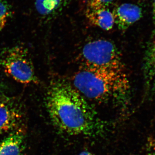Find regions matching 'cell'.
Masks as SVG:
<instances>
[{
	"label": "cell",
	"mask_w": 155,
	"mask_h": 155,
	"mask_svg": "<svg viewBox=\"0 0 155 155\" xmlns=\"http://www.w3.org/2000/svg\"><path fill=\"white\" fill-rule=\"evenodd\" d=\"M45 100L51 121L62 133L89 137L104 133V122L86 98L67 80L53 79L48 87Z\"/></svg>",
	"instance_id": "obj_1"
},
{
	"label": "cell",
	"mask_w": 155,
	"mask_h": 155,
	"mask_svg": "<svg viewBox=\"0 0 155 155\" xmlns=\"http://www.w3.org/2000/svg\"><path fill=\"white\" fill-rule=\"evenodd\" d=\"M72 85L85 98L99 104L125 108L130 103V83L125 68L83 66L73 76Z\"/></svg>",
	"instance_id": "obj_2"
},
{
	"label": "cell",
	"mask_w": 155,
	"mask_h": 155,
	"mask_svg": "<svg viewBox=\"0 0 155 155\" xmlns=\"http://www.w3.org/2000/svg\"><path fill=\"white\" fill-rule=\"evenodd\" d=\"M0 65L17 82L24 84L38 83L33 63L26 48L16 46L3 51L0 55Z\"/></svg>",
	"instance_id": "obj_3"
},
{
	"label": "cell",
	"mask_w": 155,
	"mask_h": 155,
	"mask_svg": "<svg viewBox=\"0 0 155 155\" xmlns=\"http://www.w3.org/2000/svg\"><path fill=\"white\" fill-rule=\"evenodd\" d=\"M83 66L94 68H124L121 53L112 42L98 39L84 45L81 52Z\"/></svg>",
	"instance_id": "obj_4"
},
{
	"label": "cell",
	"mask_w": 155,
	"mask_h": 155,
	"mask_svg": "<svg viewBox=\"0 0 155 155\" xmlns=\"http://www.w3.org/2000/svg\"><path fill=\"white\" fill-rule=\"evenodd\" d=\"M25 113L21 103L5 94L0 97V135L23 127Z\"/></svg>",
	"instance_id": "obj_5"
},
{
	"label": "cell",
	"mask_w": 155,
	"mask_h": 155,
	"mask_svg": "<svg viewBox=\"0 0 155 155\" xmlns=\"http://www.w3.org/2000/svg\"><path fill=\"white\" fill-rule=\"evenodd\" d=\"M115 24L119 30L124 31L137 22L142 17L140 6L132 3H124L116 7L112 12Z\"/></svg>",
	"instance_id": "obj_6"
},
{
	"label": "cell",
	"mask_w": 155,
	"mask_h": 155,
	"mask_svg": "<svg viewBox=\"0 0 155 155\" xmlns=\"http://www.w3.org/2000/svg\"><path fill=\"white\" fill-rule=\"evenodd\" d=\"M25 135L24 126L10 132L0 142V155H22L24 150Z\"/></svg>",
	"instance_id": "obj_7"
},
{
	"label": "cell",
	"mask_w": 155,
	"mask_h": 155,
	"mask_svg": "<svg viewBox=\"0 0 155 155\" xmlns=\"http://www.w3.org/2000/svg\"><path fill=\"white\" fill-rule=\"evenodd\" d=\"M86 17L91 24L103 30H111L115 24L113 13L107 8H88L87 11Z\"/></svg>",
	"instance_id": "obj_8"
},
{
	"label": "cell",
	"mask_w": 155,
	"mask_h": 155,
	"mask_svg": "<svg viewBox=\"0 0 155 155\" xmlns=\"http://www.w3.org/2000/svg\"><path fill=\"white\" fill-rule=\"evenodd\" d=\"M143 67L147 90L155 92V35L147 49Z\"/></svg>",
	"instance_id": "obj_9"
},
{
	"label": "cell",
	"mask_w": 155,
	"mask_h": 155,
	"mask_svg": "<svg viewBox=\"0 0 155 155\" xmlns=\"http://www.w3.org/2000/svg\"><path fill=\"white\" fill-rule=\"evenodd\" d=\"M72 0H35V8L41 16H51L62 11Z\"/></svg>",
	"instance_id": "obj_10"
},
{
	"label": "cell",
	"mask_w": 155,
	"mask_h": 155,
	"mask_svg": "<svg viewBox=\"0 0 155 155\" xmlns=\"http://www.w3.org/2000/svg\"><path fill=\"white\" fill-rule=\"evenodd\" d=\"M11 14L10 8L8 4L0 1V31L5 28Z\"/></svg>",
	"instance_id": "obj_11"
},
{
	"label": "cell",
	"mask_w": 155,
	"mask_h": 155,
	"mask_svg": "<svg viewBox=\"0 0 155 155\" xmlns=\"http://www.w3.org/2000/svg\"><path fill=\"white\" fill-rule=\"evenodd\" d=\"M114 0H90L88 8L97 9L107 8Z\"/></svg>",
	"instance_id": "obj_12"
},
{
	"label": "cell",
	"mask_w": 155,
	"mask_h": 155,
	"mask_svg": "<svg viewBox=\"0 0 155 155\" xmlns=\"http://www.w3.org/2000/svg\"><path fill=\"white\" fill-rule=\"evenodd\" d=\"M146 155H155V140L151 141L149 144Z\"/></svg>",
	"instance_id": "obj_13"
},
{
	"label": "cell",
	"mask_w": 155,
	"mask_h": 155,
	"mask_svg": "<svg viewBox=\"0 0 155 155\" xmlns=\"http://www.w3.org/2000/svg\"><path fill=\"white\" fill-rule=\"evenodd\" d=\"M152 19L153 21L155 23V0H153Z\"/></svg>",
	"instance_id": "obj_14"
},
{
	"label": "cell",
	"mask_w": 155,
	"mask_h": 155,
	"mask_svg": "<svg viewBox=\"0 0 155 155\" xmlns=\"http://www.w3.org/2000/svg\"><path fill=\"white\" fill-rule=\"evenodd\" d=\"M78 155H94L93 154L88 151H83L81 153Z\"/></svg>",
	"instance_id": "obj_15"
},
{
	"label": "cell",
	"mask_w": 155,
	"mask_h": 155,
	"mask_svg": "<svg viewBox=\"0 0 155 155\" xmlns=\"http://www.w3.org/2000/svg\"><path fill=\"white\" fill-rule=\"evenodd\" d=\"M3 94H4V93L2 92L1 91H0V97H1V96H2V95H3Z\"/></svg>",
	"instance_id": "obj_16"
}]
</instances>
